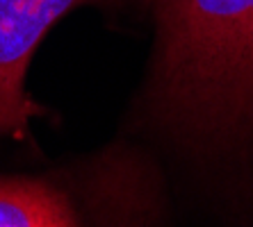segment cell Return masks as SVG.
Masks as SVG:
<instances>
[{
	"label": "cell",
	"mask_w": 253,
	"mask_h": 227,
	"mask_svg": "<svg viewBox=\"0 0 253 227\" xmlns=\"http://www.w3.org/2000/svg\"><path fill=\"white\" fill-rule=\"evenodd\" d=\"M78 214L57 189L37 180H0V227H71Z\"/></svg>",
	"instance_id": "obj_3"
},
{
	"label": "cell",
	"mask_w": 253,
	"mask_h": 227,
	"mask_svg": "<svg viewBox=\"0 0 253 227\" xmlns=\"http://www.w3.org/2000/svg\"><path fill=\"white\" fill-rule=\"evenodd\" d=\"M84 2L96 0H0V134L18 139L42 114L23 87L30 59L48 30Z\"/></svg>",
	"instance_id": "obj_2"
},
{
	"label": "cell",
	"mask_w": 253,
	"mask_h": 227,
	"mask_svg": "<svg viewBox=\"0 0 253 227\" xmlns=\"http://www.w3.org/2000/svg\"><path fill=\"white\" fill-rule=\"evenodd\" d=\"M151 107L201 148L253 136V0H160Z\"/></svg>",
	"instance_id": "obj_1"
}]
</instances>
